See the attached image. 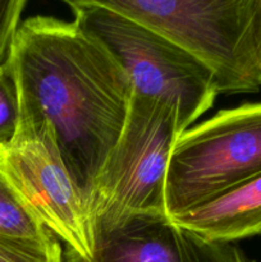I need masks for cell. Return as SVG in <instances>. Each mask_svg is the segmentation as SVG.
Here are the masks:
<instances>
[{
    "label": "cell",
    "mask_w": 261,
    "mask_h": 262,
    "mask_svg": "<svg viewBox=\"0 0 261 262\" xmlns=\"http://www.w3.org/2000/svg\"><path fill=\"white\" fill-rule=\"evenodd\" d=\"M261 174V101L217 112L177 140L165 212L178 216Z\"/></svg>",
    "instance_id": "cell-5"
},
{
    "label": "cell",
    "mask_w": 261,
    "mask_h": 262,
    "mask_svg": "<svg viewBox=\"0 0 261 262\" xmlns=\"http://www.w3.org/2000/svg\"><path fill=\"white\" fill-rule=\"evenodd\" d=\"M184 130L176 102L132 94L122 135L90 196L94 234L133 215L165 212L169 159Z\"/></svg>",
    "instance_id": "cell-3"
},
{
    "label": "cell",
    "mask_w": 261,
    "mask_h": 262,
    "mask_svg": "<svg viewBox=\"0 0 261 262\" xmlns=\"http://www.w3.org/2000/svg\"><path fill=\"white\" fill-rule=\"evenodd\" d=\"M0 166L33 216L63 243L64 251L89 261L95 239L89 207L48 123L19 113L14 140L0 148Z\"/></svg>",
    "instance_id": "cell-6"
},
{
    "label": "cell",
    "mask_w": 261,
    "mask_h": 262,
    "mask_svg": "<svg viewBox=\"0 0 261 262\" xmlns=\"http://www.w3.org/2000/svg\"><path fill=\"white\" fill-rule=\"evenodd\" d=\"M26 3L27 0H0V66L5 64L9 56Z\"/></svg>",
    "instance_id": "cell-13"
},
{
    "label": "cell",
    "mask_w": 261,
    "mask_h": 262,
    "mask_svg": "<svg viewBox=\"0 0 261 262\" xmlns=\"http://www.w3.org/2000/svg\"><path fill=\"white\" fill-rule=\"evenodd\" d=\"M69 9L74 22L117 60L133 94L176 102L184 129L211 109L219 94L216 79L191 51L106 8L76 5Z\"/></svg>",
    "instance_id": "cell-4"
},
{
    "label": "cell",
    "mask_w": 261,
    "mask_h": 262,
    "mask_svg": "<svg viewBox=\"0 0 261 262\" xmlns=\"http://www.w3.org/2000/svg\"><path fill=\"white\" fill-rule=\"evenodd\" d=\"M0 262H64V250L51 233L44 238L0 234Z\"/></svg>",
    "instance_id": "cell-10"
},
{
    "label": "cell",
    "mask_w": 261,
    "mask_h": 262,
    "mask_svg": "<svg viewBox=\"0 0 261 262\" xmlns=\"http://www.w3.org/2000/svg\"><path fill=\"white\" fill-rule=\"evenodd\" d=\"M183 262H256L232 243L214 242L179 228Z\"/></svg>",
    "instance_id": "cell-11"
},
{
    "label": "cell",
    "mask_w": 261,
    "mask_h": 262,
    "mask_svg": "<svg viewBox=\"0 0 261 262\" xmlns=\"http://www.w3.org/2000/svg\"><path fill=\"white\" fill-rule=\"evenodd\" d=\"M179 232L165 212L133 215L113 229L95 233L89 261L64 251V262H183Z\"/></svg>",
    "instance_id": "cell-7"
},
{
    "label": "cell",
    "mask_w": 261,
    "mask_h": 262,
    "mask_svg": "<svg viewBox=\"0 0 261 262\" xmlns=\"http://www.w3.org/2000/svg\"><path fill=\"white\" fill-rule=\"evenodd\" d=\"M5 63L19 113L48 123L89 207L97 174L129 112L133 91L127 74L74 20L50 15L20 22Z\"/></svg>",
    "instance_id": "cell-1"
},
{
    "label": "cell",
    "mask_w": 261,
    "mask_h": 262,
    "mask_svg": "<svg viewBox=\"0 0 261 262\" xmlns=\"http://www.w3.org/2000/svg\"><path fill=\"white\" fill-rule=\"evenodd\" d=\"M49 233L26 206L0 166V234L44 238Z\"/></svg>",
    "instance_id": "cell-9"
},
{
    "label": "cell",
    "mask_w": 261,
    "mask_h": 262,
    "mask_svg": "<svg viewBox=\"0 0 261 262\" xmlns=\"http://www.w3.org/2000/svg\"><path fill=\"white\" fill-rule=\"evenodd\" d=\"M117 12L179 43L214 73L219 94L261 89V0H60Z\"/></svg>",
    "instance_id": "cell-2"
},
{
    "label": "cell",
    "mask_w": 261,
    "mask_h": 262,
    "mask_svg": "<svg viewBox=\"0 0 261 262\" xmlns=\"http://www.w3.org/2000/svg\"><path fill=\"white\" fill-rule=\"evenodd\" d=\"M19 125V99L7 63L0 66V148L14 140Z\"/></svg>",
    "instance_id": "cell-12"
},
{
    "label": "cell",
    "mask_w": 261,
    "mask_h": 262,
    "mask_svg": "<svg viewBox=\"0 0 261 262\" xmlns=\"http://www.w3.org/2000/svg\"><path fill=\"white\" fill-rule=\"evenodd\" d=\"M170 219L182 229L214 242L261 235V174Z\"/></svg>",
    "instance_id": "cell-8"
}]
</instances>
